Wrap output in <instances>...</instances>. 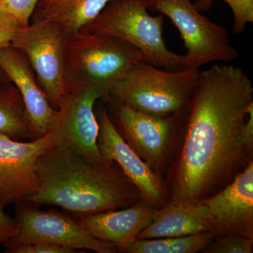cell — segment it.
<instances>
[{
    "instance_id": "3",
    "label": "cell",
    "mask_w": 253,
    "mask_h": 253,
    "mask_svg": "<svg viewBox=\"0 0 253 253\" xmlns=\"http://www.w3.org/2000/svg\"><path fill=\"white\" fill-rule=\"evenodd\" d=\"M141 61L140 50L118 37L79 31L66 38L64 84L66 94L94 88L106 99L119 82Z\"/></svg>"
},
{
    "instance_id": "18",
    "label": "cell",
    "mask_w": 253,
    "mask_h": 253,
    "mask_svg": "<svg viewBox=\"0 0 253 253\" xmlns=\"http://www.w3.org/2000/svg\"><path fill=\"white\" fill-rule=\"evenodd\" d=\"M0 134L33 140L22 96L11 82L0 84Z\"/></svg>"
},
{
    "instance_id": "14",
    "label": "cell",
    "mask_w": 253,
    "mask_h": 253,
    "mask_svg": "<svg viewBox=\"0 0 253 253\" xmlns=\"http://www.w3.org/2000/svg\"><path fill=\"white\" fill-rule=\"evenodd\" d=\"M0 68L22 96L33 140L47 134L56 109L50 104L27 58L14 46L0 49Z\"/></svg>"
},
{
    "instance_id": "15",
    "label": "cell",
    "mask_w": 253,
    "mask_h": 253,
    "mask_svg": "<svg viewBox=\"0 0 253 253\" xmlns=\"http://www.w3.org/2000/svg\"><path fill=\"white\" fill-rule=\"evenodd\" d=\"M157 211L151 203L141 199L129 207L81 216L76 221L96 239L114 245L118 252L125 253L151 224Z\"/></svg>"
},
{
    "instance_id": "20",
    "label": "cell",
    "mask_w": 253,
    "mask_h": 253,
    "mask_svg": "<svg viewBox=\"0 0 253 253\" xmlns=\"http://www.w3.org/2000/svg\"><path fill=\"white\" fill-rule=\"evenodd\" d=\"M214 0H196L194 5L199 11L212 7ZM230 6L234 16L233 32L242 34L248 23H253V0H222Z\"/></svg>"
},
{
    "instance_id": "19",
    "label": "cell",
    "mask_w": 253,
    "mask_h": 253,
    "mask_svg": "<svg viewBox=\"0 0 253 253\" xmlns=\"http://www.w3.org/2000/svg\"><path fill=\"white\" fill-rule=\"evenodd\" d=\"M217 236L205 232L180 237L136 240L126 250V253H196Z\"/></svg>"
},
{
    "instance_id": "28",
    "label": "cell",
    "mask_w": 253,
    "mask_h": 253,
    "mask_svg": "<svg viewBox=\"0 0 253 253\" xmlns=\"http://www.w3.org/2000/svg\"><path fill=\"white\" fill-rule=\"evenodd\" d=\"M135 1L141 3V4L144 5V6H146V7L149 9H151V6L154 4L155 0H135Z\"/></svg>"
},
{
    "instance_id": "27",
    "label": "cell",
    "mask_w": 253,
    "mask_h": 253,
    "mask_svg": "<svg viewBox=\"0 0 253 253\" xmlns=\"http://www.w3.org/2000/svg\"><path fill=\"white\" fill-rule=\"evenodd\" d=\"M9 78L6 76V73L4 72L1 68H0V84H4V83H9Z\"/></svg>"
},
{
    "instance_id": "25",
    "label": "cell",
    "mask_w": 253,
    "mask_h": 253,
    "mask_svg": "<svg viewBox=\"0 0 253 253\" xmlns=\"http://www.w3.org/2000/svg\"><path fill=\"white\" fill-rule=\"evenodd\" d=\"M18 233L14 218L10 217L0 208V245L4 244Z\"/></svg>"
},
{
    "instance_id": "23",
    "label": "cell",
    "mask_w": 253,
    "mask_h": 253,
    "mask_svg": "<svg viewBox=\"0 0 253 253\" xmlns=\"http://www.w3.org/2000/svg\"><path fill=\"white\" fill-rule=\"evenodd\" d=\"M23 28L16 16L0 9V49L11 46L15 36Z\"/></svg>"
},
{
    "instance_id": "4",
    "label": "cell",
    "mask_w": 253,
    "mask_h": 253,
    "mask_svg": "<svg viewBox=\"0 0 253 253\" xmlns=\"http://www.w3.org/2000/svg\"><path fill=\"white\" fill-rule=\"evenodd\" d=\"M200 71L160 69L146 61L138 63L106 99L142 112L166 116L187 112Z\"/></svg>"
},
{
    "instance_id": "2",
    "label": "cell",
    "mask_w": 253,
    "mask_h": 253,
    "mask_svg": "<svg viewBox=\"0 0 253 253\" xmlns=\"http://www.w3.org/2000/svg\"><path fill=\"white\" fill-rule=\"evenodd\" d=\"M40 188L28 202L58 206L76 215L129 207L143 198L116 163L96 164L52 146L38 158Z\"/></svg>"
},
{
    "instance_id": "6",
    "label": "cell",
    "mask_w": 253,
    "mask_h": 253,
    "mask_svg": "<svg viewBox=\"0 0 253 253\" xmlns=\"http://www.w3.org/2000/svg\"><path fill=\"white\" fill-rule=\"evenodd\" d=\"M114 106L118 131L125 141L163 180L174 145L181 139L186 113L159 116L138 111L123 103Z\"/></svg>"
},
{
    "instance_id": "1",
    "label": "cell",
    "mask_w": 253,
    "mask_h": 253,
    "mask_svg": "<svg viewBox=\"0 0 253 253\" xmlns=\"http://www.w3.org/2000/svg\"><path fill=\"white\" fill-rule=\"evenodd\" d=\"M253 109V83L244 70L214 64L200 71L169 172L168 202L199 204L244 170L253 161L243 137Z\"/></svg>"
},
{
    "instance_id": "13",
    "label": "cell",
    "mask_w": 253,
    "mask_h": 253,
    "mask_svg": "<svg viewBox=\"0 0 253 253\" xmlns=\"http://www.w3.org/2000/svg\"><path fill=\"white\" fill-rule=\"evenodd\" d=\"M201 204L209 208L217 237L239 235L253 239V161L230 184Z\"/></svg>"
},
{
    "instance_id": "21",
    "label": "cell",
    "mask_w": 253,
    "mask_h": 253,
    "mask_svg": "<svg viewBox=\"0 0 253 253\" xmlns=\"http://www.w3.org/2000/svg\"><path fill=\"white\" fill-rule=\"evenodd\" d=\"M253 239L239 235L219 236L208 244L204 253H252Z\"/></svg>"
},
{
    "instance_id": "7",
    "label": "cell",
    "mask_w": 253,
    "mask_h": 253,
    "mask_svg": "<svg viewBox=\"0 0 253 253\" xmlns=\"http://www.w3.org/2000/svg\"><path fill=\"white\" fill-rule=\"evenodd\" d=\"M151 9L166 15L179 30L187 50L185 68L199 70L213 61L239 57L225 28L201 14L191 0H155Z\"/></svg>"
},
{
    "instance_id": "10",
    "label": "cell",
    "mask_w": 253,
    "mask_h": 253,
    "mask_svg": "<svg viewBox=\"0 0 253 253\" xmlns=\"http://www.w3.org/2000/svg\"><path fill=\"white\" fill-rule=\"evenodd\" d=\"M67 36L59 25L32 19L11 42L27 58L50 104L57 109L65 94V43Z\"/></svg>"
},
{
    "instance_id": "22",
    "label": "cell",
    "mask_w": 253,
    "mask_h": 253,
    "mask_svg": "<svg viewBox=\"0 0 253 253\" xmlns=\"http://www.w3.org/2000/svg\"><path fill=\"white\" fill-rule=\"evenodd\" d=\"M40 0H0V9L14 15L24 27L29 24Z\"/></svg>"
},
{
    "instance_id": "17",
    "label": "cell",
    "mask_w": 253,
    "mask_h": 253,
    "mask_svg": "<svg viewBox=\"0 0 253 253\" xmlns=\"http://www.w3.org/2000/svg\"><path fill=\"white\" fill-rule=\"evenodd\" d=\"M111 1L40 0L31 18L56 23L66 36H71L92 22Z\"/></svg>"
},
{
    "instance_id": "26",
    "label": "cell",
    "mask_w": 253,
    "mask_h": 253,
    "mask_svg": "<svg viewBox=\"0 0 253 253\" xmlns=\"http://www.w3.org/2000/svg\"><path fill=\"white\" fill-rule=\"evenodd\" d=\"M243 137L245 145L250 152L253 151V109L249 113V118L246 121L243 131Z\"/></svg>"
},
{
    "instance_id": "16",
    "label": "cell",
    "mask_w": 253,
    "mask_h": 253,
    "mask_svg": "<svg viewBox=\"0 0 253 253\" xmlns=\"http://www.w3.org/2000/svg\"><path fill=\"white\" fill-rule=\"evenodd\" d=\"M205 232L217 235L214 218L207 206L201 203L168 202L158 209L151 224L136 240L180 237Z\"/></svg>"
},
{
    "instance_id": "24",
    "label": "cell",
    "mask_w": 253,
    "mask_h": 253,
    "mask_svg": "<svg viewBox=\"0 0 253 253\" xmlns=\"http://www.w3.org/2000/svg\"><path fill=\"white\" fill-rule=\"evenodd\" d=\"M77 250L52 244V243H37L21 246L14 249L12 253H75Z\"/></svg>"
},
{
    "instance_id": "5",
    "label": "cell",
    "mask_w": 253,
    "mask_h": 253,
    "mask_svg": "<svg viewBox=\"0 0 253 253\" xmlns=\"http://www.w3.org/2000/svg\"><path fill=\"white\" fill-rule=\"evenodd\" d=\"M147 10L135 0H112L80 31L118 37L140 50L146 62L168 71L184 69V55L169 51L163 41V14L151 16Z\"/></svg>"
},
{
    "instance_id": "9",
    "label": "cell",
    "mask_w": 253,
    "mask_h": 253,
    "mask_svg": "<svg viewBox=\"0 0 253 253\" xmlns=\"http://www.w3.org/2000/svg\"><path fill=\"white\" fill-rule=\"evenodd\" d=\"M104 98V93L94 88L66 93L48 129L53 146L68 150L96 164L111 163L105 159L97 144L99 124L94 106L98 99Z\"/></svg>"
},
{
    "instance_id": "11",
    "label": "cell",
    "mask_w": 253,
    "mask_h": 253,
    "mask_svg": "<svg viewBox=\"0 0 253 253\" xmlns=\"http://www.w3.org/2000/svg\"><path fill=\"white\" fill-rule=\"evenodd\" d=\"M53 146L49 133L29 142L0 134V208L28 202L40 188L38 158Z\"/></svg>"
},
{
    "instance_id": "8",
    "label": "cell",
    "mask_w": 253,
    "mask_h": 253,
    "mask_svg": "<svg viewBox=\"0 0 253 253\" xmlns=\"http://www.w3.org/2000/svg\"><path fill=\"white\" fill-rule=\"evenodd\" d=\"M14 219L18 233L3 244L6 253L37 243H52L97 253H118L114 245L96 239L82 228L76 219L54 211H41L31 203L16 204Z\"/></svg>"
},
{
    "instance_id": "12",
    "label": "cell",
    "mask_w": 253,
    "mask_h": 253,
    "mask_svg": "<svg viewBox=\"0 0 253 253\" xmlns=\"http://www.w3.org/2000/svg\"><path fill=\"white\" fill-rule=\"evenodd\" d=\"M97 120L99 124L98 147L105 159L116 163L121 168L145 200L158 209L164 206L168 199L166 186L162 179L125 141L105 108L100 111Z\"/></svg>"
}]
</instances>
